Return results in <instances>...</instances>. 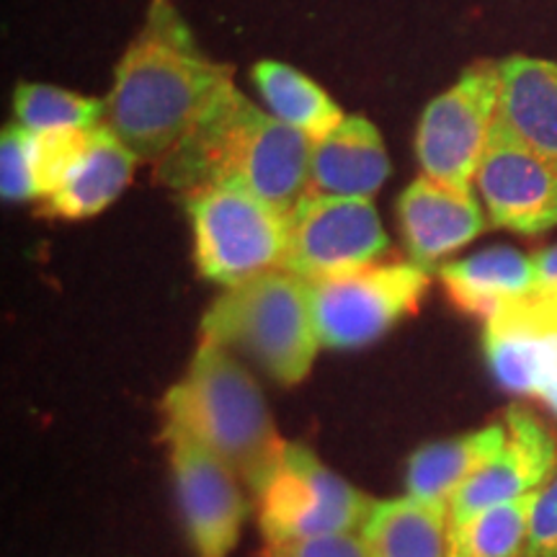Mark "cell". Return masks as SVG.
Wrapping results in <instances>:
<instances>
[{"instance_id": "cb8c5ba5", "label": "cell", "mask_w": 557, "mask_h": 557, "mask_svg": "<svg viewBox=\"0 0 557 557\" xmlns=\"http://www.w3.org/2000/svg\"><path fill=\"white\" fill-rule=\"evenodd\" d=\"M88 135L90 129H26V152H29L37 199H47L50 194L60 189V184L75 165V160L86 150Z\"/></svg>"}, {"instance_id": "7402d4cb", "label": "cell", "mask_w": 557, "mask_h": 557, "mask_svg": "<svg viewBox=\"0 0 557 557\" xmlns=\"http://www.w3.org/2000/svg\"><path fill=\"white\" fill-rule=\"evenodd\" d=\"M537 496L527 493L449 527V557H524Z\"/></svg>"}, {"instance_id": "44dd1931", "label": "cell", "mask_w": 557, "mask_h": 557, "mask_svg": "<svg viewBox=\"0 0 557 557\" xmlns=\"http://www.w3.org/2000/svg\"><path fill=\"white\" fill-rule=\"evenodd\" d=\"M253 83L276 120L302 132L312 143L331 135L344 122L341 111L329 94L299 70L284 62L263 60L253 67Z\"/></svg>"}, {"instance_id": "ffe728a7", "label": "cell", "mask_w": 557, "mask_h": 557, "mask_svg": "<svg viewBox=\"0 0 557 557\" xmlns=\"http://www.w3.org/2000/svg\"><path fill=\"white\" fill-rule=\"evenodd\" d=\"M361 537L369 557H449V508L413 496L374 500Z\"/></svg>"}, {"instance_id": "d4e9b609", "label": "cell", "mask_w": 557, "mask_h": 557, "mask_svg": "<svg viewBox=\"0 0 557 557\" xmlns=\"http://www.w3.org/2000/svg\"><path fill=\"white\" fill-rule=\"evenodd\" d=\"M0 194L3 201L37 199L26 152V129L21 124H11L0 135Z\"/></svg>"}, {"instance_id": "e0dca14e", "label": "cell", "mask_w": 557, "mask_h": 557, "mask_svg": "<svg viewBox=\"0 0 557 557\" xmlns=\"http://www.w3.org/2000/svg\"><path fill=\"white\" fill-rule=\"evenodd\" d=\"M389 176V158L367 116H344L331 135L312 143L310 191L372 199Z\"/></svg>"}, {"instance_id": "5b68a950", "label": "cell", "mask_w": 557, "mask_h": 557, "mask_svg": "<svg viewBox=\"0 0 557 557\" xmlns=\"http://www.w3.org/2000/svg\"><path fill=\"white\" fill-rule=\"evenodd\" d=\"M199 274L220 287L284 269L289 248V214L253 194L209 186L186 194Z\"/></svg>"}, {"instance_id": "603a6c76", "label": "cell", "mask_w": 557, "mask_h": 557, "mask_svg": "<svg viewBox=\"0 0 557 557\" xmlns=\"http://www.w3.org/2000/svg\"><path fill=\"white\" fill-rule=\"evenodd\" d=\"M13 111L21 127L29 132L94 129L107 122V101L41 83H18Z\"/></svg>"}, {"instance_id": "d6986e66", "label": "cell", "mask_w": 557, "mask_h": 557, "mask_svg": "<svg viewBox=\"0 0 557 557\" xmlns=\"http://www.w3.org/2000/svg\"><path fill=\"white\" fill-rule=\"evenodd\" d=\"M506 442L504 421L418 447L406 465V496L447 506Z\"/></svg>"}, {"instance_id": "ac0fdd59", "label": "cell", "mask_w": 557, "mask_h": 557, "mask_svg": "<svg viewBox=\"0 0 557 557\" xmlns=\"http://www.w3.org/2000/svg\"><path fill=\"white\" fill-rule=\"evenodd\" d=\"M137 160L107 124H99L90 129L86 150L75 160L60 189L45 199L41 212L62 220L94 218L127 189Z\"/></svg>"}, {"instance_id": "4316f807", "label": "cell", "mask_w": 557, "mask_h": 557, "mask_svg": "<svg viewBox=\"0 0 557 557\" xmlns=\"http://www.w3.org/2000/svg\"><path fill=\"white\" fill-rule=\"evenodd\" d=\"M524 557H557V470L540 487Z\"/></svg>"}, {"instance_id": "4fadbf2b", "label": "cell", "mask_w": 557, "mask_h": 557, "mask_svg": "<svg viewBox=\"0 0 557 557\" xmlns=\"http://www.w3.org/2000/svg\"><path fill=\"white\" fill-rule=\"evenodd\" d=\"M483 348L500 387L542 400L557 418V310L534 295L511 305L485 320Z\"/></svg>"}, {"instance_id": "7c38bea8", "label": "cell", "mask_w": 557, "mask_h": 557, "mask_svg": "<svg viewBox=\"0 0 557 557\" xmlns=\"http://www.w3.org/2000/svg\"><path fill=\"white\" fill-rule=\"evenodd\" d=\"M504 426V447L465 483L449 504V527L462 524L491 506L540 491L555 475L557 436L545 418L521 403H513L506 408Z\"/></svg>"}, {"instance_id": "5bb4252c", "label": "cell", "mask_w": 557, "mask_h": 557, "mask_svg": "<svg viewBox=\"0 0 557 557\" xmlns=\"http://www.w3.org/2000/svg\"><path fill=\"white\" fill-rule=\"evenodd\" d=\"M398 222L408 261L426 271L436 269L485 230L475 194L449 189L429 176L416 178L400 194Z\"/></svg>"}, {"instance_id": "ba28073f", "label": "cell", "mask_w": 557, "mask_h": 557, "mask_svg": "<svg viewBox=\"0 0 557 557\" xmlns=\"http://www.w3.org/2000/svg\"><path fill=\"white\" fill-rule=\"evenodd\" d=\"M500 65L480 60L436 96L421 114L416 158L423 176L457 191H472L498 111Z\"/></svg>"}, {"instance_id": "52a82bcc", "label": "cell", "mask_w": 557, "mask_h": 557, "mask_svg": "<svg viewBox=\"0 0 557 557\" xmlns=\"http://www.w3.org/2000/svg\"><path fill=\"white\" fill-rule=\"evenodd\" d=\"M429 284V271L410 261H380L310 282L320 346L348 351L374 344L403 318L416 315Z\"/></svg>"}, {"instance_id": "8fae6325", "label": "cell", "mask_w": 557, "mask_h": 557, "mask_svg": "<svg viewBox=\"0 0 557 557\" xmlns=\"http://www.w3.org/2000/svg\"><path fill=\"white\" fill-rule=\"evenodd\" d=\"M475 184L496 227L519 235L557 227V165L524 148L496 122Z\"/></svg>"}, {"instance_id": "2e32d148", "label": "cell", "mask_w": 557, "mask_h": 557, "mask_svg": "<svg viewBox=\"0 0 557 557\" xmlns=\"http://www.w3.org/2000/svg\"><path fill=\"white\" fill-rule=\"evenodd\" d=\"M438 278L457 310L483 320H491L511 305L524 302L537 289L532 256L506 246L442 263Z\"/></svg>"}, {"instance_id": "9c48e42d", "label": "cell", "mask_w": 557, "mask_h": 557, "mask_svg": "<svg viewBox=\"0 0 557 557\" xmlns=\"http://www.w3.org/2000/svg\"><path fill=\"white\" fill-rule=\"evenodd\" d=\"M387 250L389 238L372 199L308 191L289 212L284 269L305 282L372 267Z\"/></svg>"}, {"instance_id": "30bf717a", "label": "cell", "mask_w": 557, "mask_h": 557, "mask_svg": "<svg viewBox=\"0 0 557 557\" xmlns=\"http://www.w3.org/2000/svg\"><path fill=\"white\" fill-rule=\"evenodd\" d=\"M163 444L176 487L181 524L194 555L230 557L238 547L248 517L240 478L176 423L163 421Z\"/></svg>"}, {"instance_id": "8992f818", "label": "cell", "mask_w": 557, "mask_h": 557, "mask_svg": "<svg viewBox=\"0 0 557 557\" xmlns=\"http://www.w3.org/2000/svg\"><path fill=\"white\" fill-rule=\"evenodd\" d=\"M372 506L374 498L297 442L284 444L274 472L256 493L259 527L267 542L361 532Z\"/></svg>"}, {"instance_id": "83f0119b", "label": "cell", "mask_w": 557, "mask_h": 557, "mask_svg": "<svg viewBox=\"0 0 557 557\" xmlns=\"http://www.w3.org/2000/svg\"><path fill=\"white\" fill-rule=\"evenodd\" d=\"M534 271H537V289L534 297L545 302L547 308L557 310V246H549L532 256Z\"/></svg>"}, {"instance_id": "3957f363", "label": "cell", "mask_w": 557, "mask_h": 557, "mask_svg": "<svg viewBox=\"0 0 557 557\" xmlns=\"http://www.w3.org/2000/svg\"><path fill=\"white\" fill-rule=\"evenodd\" d=\"M163 421L218 455L250 493H259L282 457L284 438L259 382L238 357L214 341L199 338L189 369L163 398Z\"/></svg>"}, {"instance_id": "6da1fadb", "label": "cell", "mask_w": 557, "mask_h": 557, "mask_svg": "<svg viewBox=\"0 0 557 557\" xmlns=\"http://www.w3.org/2000/svg\"><path fill=\"white\" fill-rule=\"evenodd\" d=\"M230 86L233 67L201 52L169 0H152L116 65L103 124L139 160L158 163Z\"/></svg>"}, {"instance_id": "7a4b0ae2", "label": "cell", "mask_w": 557, "mask_h": 557, "mask_svg": "<svg viewBox=\"0 0 557 557\" xmlns=\"http://www.w3.org/2000/svg\"><path fill=\"white\" fill-rule=\"evenodd\" d=\"M312 139L230 86L156 163L163 186L186 194L227 186L289 214L310 191Z\"/></svg>"}, {"instance_id": "9a60e30c", "label": "cell", "mask_w": 557, "mask_h": 557, "mask_svg": "<svg viewBox=\"0 0 557 557\" xmlns=\"http://www.w3.org/2000/svg\"><path fill=\"white\" fill-rule=\"evenodd\" d=\"M500 65L496 124L557 165V65L513 54Z\"/></svg>"}, {"instance_id": "484cf974", "label": "cell", "mask_w": 557, "mask_h": 557, "mask_svg": "<svg viewBox=\"0 0 557 557\" xmlns=\"http://www.w3.org/2000/svg\"><path fill=\"white\" fill-rule=\"evenodd\" d=\"M263 557H369L361 532L325 534V537L267 542Z\"/></svg>"}, {"instance_id": "277c9868", "label": "cell", "mask_w": 557, "mask_h": 557, "mask_svg": "<svg viewBox=\"0 0 557 557\" xmlns=\"http://www.w3.org/2000/svg\"><path fill=\"white\" fill-rule=\"evenodd\" d=\"M246 357L278 385H299L320 351L310 282L287 269L227 287L201 318V336Z\"/></svg>"}]
</instances>
